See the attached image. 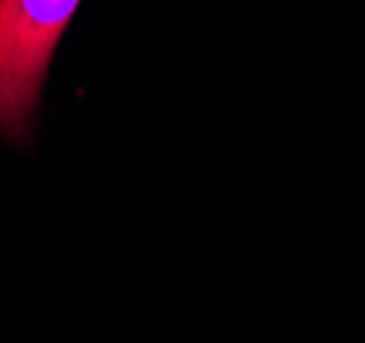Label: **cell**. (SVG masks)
<instances>
[{
	"label": "cell",
	"mask_w": 365,
	"mask_h": 343,
	"mask_svg": "<svg viewBox=\"0 0 365 343\" xmlns=\"http://www.w3.org/2000/svg\"><path fill=\"white\" fill-rule=\"evenodd\" d=\"M79 0H0V134L22 139Z\"/></svg>",
	"instance_id": "obj_1"
}]
</instances>
